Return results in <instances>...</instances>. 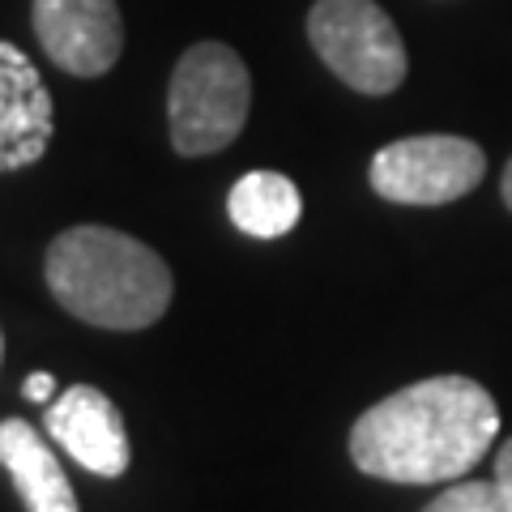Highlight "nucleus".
Instances as JSON below:
<instances>
[{
	"mask_svg": "<svg viewBox=\"0 0 512 512\" xmlns=\"http://www.w3.org/2000/svg\"><path fill=\"white\" fill-rule=\"evenodd\" d=\"M56 107L22 47L0 39V171L39 163L52 146Z\"/></svg>",
	"mask_w": 512,
	"mask_h": 512,
	"instance_id": "8",
	"label": "nucleus"
},
{
	"mask_svg": "<svg viewBox=\"0 0 512 512\" xmlns=\"http://www.w3.org/2000/svg\"><path fill=\"white\" fill-rule=\"evenodd\" d=\"M495 483L512 495V440L500 448V457H495Z\"/></svg>",
	"mask_w": 512,
	"mask_h": 512,
	"instance_id": "13",
	"label": "nucleus"
},
{
	"mask_svg": "<svg viewBox=\"0 0 512 512\" xmlns=\"http://www.w3.org/2000/svg\"><path fill=\"white\" fill-rule=\"evenodd\" d=\"M500 406L470 376H431L389 393L350 427V461L384 483H457L491 453Z\"/></svg>",
	"mask_w": 512,
	"mask_h": 512,
	"instance_id": "1",
	"label": "nucleus"
},
{
	"mask_svg": "<svg viewBox=\"0 0 512 512\" xmlns=\"http://www.w3.org/2000/svg\"><path fill=\"white\" fill-rule=\"evenodd\" d=\"M0 466L13 474V487H18L26 512H77L69 474L26 419L0 423Z\"/></svg>",
	"mask_w": 512,
	"mask_h": 512,
	"instance_id": "9",
	"label": "nucleus"
},
{
	"mask_svg": "<svg viewBox=\"0 0 512 512\" xmlns=\"http://www.w3.org/2000/svg\"><path fill=\"white\" fill-rule=\"evenodd\" d=\"M0 359H5V333H0Z\"/></svg>",
	"mask_w": 512,
	"mask_h": 512,
	"instance_id": "15",
	"label": "nucleus"
},
{
	"mask_svg": "<svg viewBox=\"0 0 512 512\" xmlns=\"http://www.w3.org/2000/svg\"><path fill=\"white\" fill-rule=\"evenodd\" d=\"M47 431L77 466L99 478H124L133 461L120 406L94 384H69L47 410Z\"/></svg>",
	"mask_w": 512,
	"mask_h": 512,
	"instance_id": "7",
	"label": "nucleus"
},
{
	"mask_svg": "<svg viewBox=\"0 0 512 512\" xmlns=\"http://www.w3.org/2000/svg\"><path fill=\"white\" fill-rule=\"evenodd\" d=\"M308 39L325 69L359 94H393L406 82V43L376 0H316Z\"/></svg>",
	"mask_w": 512,
	"mask_h": 512,
	"instance_id": "4",
	"label": "nucleus"
},
{
	"mask_svg": "<svg viewBox=\"0 0 512 512\" xmlns=\"http://www.w3.org/2000/svg\"><path fill=\"white\" fill-rule=\"evenodd\" d=\"M423 512H512V495L495 483L478 478H457V487H444Z\"/></svg>",
	"mask_w": 512,
	"mask_h": 512,
	"instance_id": "11",
	"label": "nucleus"
},
{
	"mask_svg": "<svg viewBox=\"0 0 512 512\" xmlns=\"http://www.w3.org/2000/svg\"><path fill=\"white\" fill-rule=\"evenodd\" d=\"M30 26L47 60L73 77H103L124 52V22L116 0H35Z\"/></svg>",
	"mask_w": 512,
	"mask_h": 512,
	"instance_id": "6",
	"label": "nucleus"
},
{
	"mask_svg": "<svg viewBox=\"0 0 512 512\" xmlns=\"http://www.w3.org/2000/svg\"><path fill=\"white\" fill-rule=\"evenodd\" d=\"M252 107V77L227 43H192L180 56L167 90L171 146L184 158H205L227 150L244 133Z\"/></svg>",
	"mask_w": 512,
	"mask_h": 512,
	"instance_id": "3",
	"label": "nucleus"
},
{
	"mask_svg": "<svg viewBox=\"0 0 512 512\" xmlns=\"http://www.w3.org/2000/svg\"><path fill=\"white\" fill-rule=\"evenodd\" d=\"M227 214L244 235L252 239H282L286 231L299 227L303 197L295 180H286L282 171H248L244 180H235L227 197Z\"/></svg>",
	"mask_w": 512,
	"mask_h": 512,
	"instance_id": "10",
	"label": "nucleus"
},
{
	"mask_svg": "<svg viewBox=\"0 0 512 512\" xmlns=\"http://www.w3.org/2000/svg\"><path fill=\"white\" fill-rule=\"evenodd\" d=\"M500 192H504V205L512 210V158H508V167H504V180H500Z\"/></svg>",
	"mask_w": 512,
	"mask_h": 512,
	"instance_id": "14",
	"label": "nucleus"
},
{
	"mask_svg": "<svg viewBox=\"0 0 512 512\" xmlns=\"http://www.w3.org/2000/svg\"><path fill=\"white\" fill-rule=\"evenodd\" d=\"M52 393H56V380L47 372H35L26 380V397H30V402H52Z\"/></svg>",
	"mask_w": 512,
	"mask_h": 512,
	"instance_id": "12",
	"label": "nucleus"
},
{
	"mask_svg": "<svg viewBox=\"0 0 512 512\" xmlns=\"http://www.w3.org/2000/svg\"><path fill=\"white\" fill-rule=\"evenodd\" d=\"M43 274L64 312L116 333L150 329L175 295L163 256L111 227H69L56 235Z\"/></svg>",
	"mask_w": 512,
	"mask_h": 512,
	"instance_id": "2",
	"label": "nucleus"
},
{
	"mask_svg": "<svg viewBox=\"0 0 512 512\" xmlns=\"http://www.w3.org/2000/svg\"><path fill=\"white\" fill-rule=\"evenodd\" d=\"M487 175V154L470 137H402L376 150L367 180L393 205H448L474 192Z\"/></svg>",
	"mask_w": 512,
	"mask_h": 512,
	"instance_id": "5",
	"label": "nucleus"
}]
</instances>
